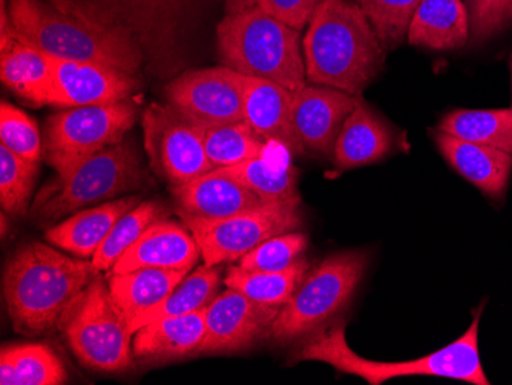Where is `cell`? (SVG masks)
<instances>
[{"label": "cell", "instance_id": "cell-1", "mask_svg": "<svg viewBox=\"0 0 512 385\" xmlns=\"http://www.w3.org/2000/svg\"><path fill=\"white\" fill-rule=\"evenodd\" d=\"M17 40L54 59L100 63L137 73L142 51L126 28L74 0H10Z\"/></svg>", "mask_w": 512, "mask_h": 385}, {"label": "cell", "instance_id": "cell-2", "mask_svg": "<svg viewBox=\"0 0 512 385\" xmlns=\"http://www.w3.org/2000/svg\"><path fill=\"white\" fill-rule=\"evenodd\" d=\"M100 274L91 260L68 257L53 244L34 241L20 247L2 277L14 330L25 336L53 332L66 307Z\"/></svg>", "mask_w": 512, "mask_h": 385}, {"label": "cell", "instance_id": "cell-3", "mask_svg": "<svg viewBox=\"0 0 512 385\" xmlns=\"http://www.w3.org/2000/svg\"><path fill=\"white\" fill-rule=\"evenodd\" d=\"M307 80L361 97L384 70L385 50L352 0H325L302 39Z\"/></svg>", "mask_w": 512, "mask_h": 385}, {"label": "cell", "instance_id": "cell-4", "mask_svg": "<svg viewBox=\"0 0 512 385\" xmlns=\"http://www.w3.org/2000/svg\"><path fill=\"white\" fill-rule=\"evenodd\" d=\"M483 306L474 313L473 323L453 343L430 355L408 361H373L353 352L345 336V324L336 321L301 339L292 362L316 361L329 364L345 375L358 376L370 385H382L390 379L408 376H434L456 379L474 385H490L483 372L479 352V324Z\"/></svg>", "mask_w": 512, "mask_h": 385}, {"label": "cell", "instance_id": "cell-5", "mask_svg": "<svg viewBox=\"0 0 512 385\" xmlns=\"http://www.w3.org/2000/svg\"><path fill=\"white\" fill-rule=\"evenodd\" d=\"M217 40L224 66L243 76L270 80L292 93L309 82L301 34L258 5L227 13Z\"/></svg>", "mask_w": 512, "mask_h": 385}, {"label": "cell", "instance_id": "cell-6", "mask_svg": "<svg viewBox=\"0 0 512 385\" xmlns=\"http://www.w3.org/2000/svg\"><path fill=\"white\" fill-rule=\"evenodd\" d=\"M145 181L140 155L125 137L80 163L66 177L54 178L37 195L31 215L39 224L56 223L66 215L140 189Z\"/></svg>", "mask_w": 512, "mask_h": 385}, {"label": "cell", "instance_id": "cell-7", "mask_svg": "<svg viewBox=\"0 0 512 385\" xmlns=\"http://www.w3.org/2000/svg\"><path fill=\"white\" fill-rule=\"evenodd\" d=\"M56 330L88 369L120 373L132 366L134 333L102 274L66 307Z\"/></svg>", "mask_w": 512, "mask_h": 385}, {"label": "cell", "instance_id": "cell-8", "mask_svg": "<svg viewBox=\"0 0 512 385\" xmlns=\"http://www.w3.org/2000/svg\"><path fill=\"white\" fill-rule=\"evenodd\" d=\"M367 267V252L345 251L310 269L292 298L279 309L270 333L273 343H296L335 320L352 303Z\"/></svg>", "mask_w": 512, "mask_h": 385}, {"label": "cell", "instance_id": "cell-9", "mask_svg": "<svg viewBox=\"0 0 512 385\" xmlns=\"http://www.w3.org/2000/svg\"><path fill=\"white\" fill-rule=\"evenodd\" d=\"M137 120L134 103L79 106L46 120L43 158L63 178L108 146L122 142Z\"/></svg>", "mask_w": 512, "mask_h": 385}, {"label": "cell", "instance_id": "cell-10", "mask_svg": "<svg viewBox=\"0 0 512 385\" xmlns=\"http://www.w3.org/2000/svg\"><path fill=\"white\" fill-rule=\"evenodd\" d=\"M194 235L207 266L240 261L269 238L301 228L302 214L296 203H267L261 208L217 218H181Z\"/></svg>", "mask_w": 512, "mask_h": 385}, {"label": "cell", "instance_id": "cell-11", "mask_svg": "<svg viewBox=\"0 0 512 385\" xmlns=\"http://www.w3.org/2000/svg\"><path fill=\"white\" fill-rule=\"evenodd\" d=\"M145 151L155 174L172 188L214 171L204 146L203 126L174 106L151 103L143 112Z\"/></svg>", "mask_w": 512, "mask_h": 385}, {"label": "cell", "instance_id": "cell-12", "mask_svg": "<svg viewBox=\"0 0 512 385\" xmlns=\"http://www.w3.org/2000/svg\"><path fill=\"white\" fill-rule=\"evenodd\" d=\"M166 94L169 105L203 128L244 122V76L227 66L181 74Z\"/></svg>", "mask_w": 512, "mask_h": 385}, {"label": "cell", "instance_id": "cell-13", "mask_svg": "<svg viewBox=\"0 0 512 385\" xmlns=\"http://www.w3.org/2000/svg\"><path fill=\"white\" fill-rule=\"evenodd\" d=\"M281 307L264 306L227 287L206 307V336L198 355H227L270 338Z\"/></svg>", "mask_w": 512, "mask_h": 385}, {"label": "cell", "instance_id": "cell-14", "mask_svg": "<svg viewBox=\"0 0 512 385\" xmlns=\"http://www.w3.org/2000/svg\"><path fill=\"white\" fill-rule=\"evenodd\" d=\"M137 86L134 74L111 66L54 59L50 105L79 108L125 102Z\"/></svg>", "mask_w": 512, "mask_h": 385}, {"label": "cell", "instance_id": "cell-15", "mask_svg": "<svg viewBox=\"0 0 512 385\" xmlns=\"http://www.w3.org/2000/svg\"><path fill=\"white\" fill-rule=\"evenodd\" d=\"M358 97L330 86L306 85L292 94V116L296 137L304 151L333 155L345 120Z\"/></svg>", "mask_w": 512, "mask_h": 385}, {"label": "cell", "instance_id": "cell-16", "mask_svg": "<svg viewBox=\"0 0 512 385\" xmlns=\"http://www.w3.org/2000/svg\"><path fill=\"white\" fill-rule=\"evenodd\" d=\"M172 192L181 218L217 220L267 205L263 198L234 177L224 174L220 168L207 172L186 185L172 188Z\"/></svg>", "mask_w": 512, "mask_h": 385}, {"label": "cell", "instance_id": "cell-17", "mask_svg": "<svg viewBox=\"0 0 512 385\" xmlns=\"http://www.w3.org/2000/svg\"><path fill=\"white\" fill-rule=\"evenodd\" d=\"M200 257V247L186 224L181 226L175 221L160 218L143 232L109 272L120 274L143 267H157L191 274Z\"/></svg>", "mask_w": 512, "mask_h": 385}, {"label": "cell", "instance_id": "cell-18", "mask_svg": "<svg viewBox=\"0 0 512 385\" xmlns=\"http://www.w3.org/2000/svg\"><path fill=\"white\" fill-rule=\"evenodd\" d=\"M434 143L445 162L471 185L476 186L485 197L503 200L508 189L512 171V154L457 139L437 129Z\"/></svg>", "mask_w": 512, "mask_h": 385}, {"label": "cell", "instance_id": "cell-19", "mask_svg": "<svg viewBox=\"0 0 512 385\" xmlns=\"http://www.w3.org/2000/svg\"><path fill=\"white\" fill-rule=\"evenodd\" d=\"M292 94L278 83L244 76V120L261 139L298 155L306 151L293 126Z\"/></svg>", "mask_w": 512, "mask_h": 385}, {"label": "cell", "instance_id": "cell-20", "mask_svg": "<svg viewBox=\"0 0 512 385\" xmlns=\"http://www.w3.org/2000/svg\"><path fill=\"white\" fill-rule=\"evenodd\" d=\"M138 203V195H129L83 209L51 226L46 231L45 240L62 251L89 260L105 243L115 223Z\"/></svg>", "mask_w": 512, "mask_h": 385}, {"label": "cell", "instance_id": "cell-21", "mask_svg": "<svg viewBox=\"0 0 512 385\" xmlns=\"http://www.w3.org/2000/svg\"><path fill=\"white\" fill-rule=\"evenodd\" d=\"M394 145L393 129L358 97L339 134L333 157L339 169L362 168L384 160L393 152Z\"/></svg>", "mask_w": 512, "mask_h": 385}, {"label": "cell", "instance_id": "cell-22", "mask_svg": "<svg viewBox=\"0 0 512 385\" xmlns=\"http://www.w3.org/2000/svg\"><path fill=\"white\" fill-rule=\"evenodd\" d=\"M206 336V309L189 315L169 316L140 327L132 338L135 358L146 361L198 356Z\"/></svg>", "mask_w": 512, "mask_h": 385}, {"label": "cell", "instance_id": "cell-23", "mask_svg": "<svg viewBox=\"0 0 512 385\" xmlns=\"http://www.w3.org/2000/svg\"><path fill=\"white\" fill-rule=\"evenodd\" d=\"M470 39V13L462 0H424L408 28L414 47L456 51Z\"/></svg>", "mask_w": 512, "mask_h": 385}, {"label": "cell", "instance_id": "cell-24", "mask_svg": "<svg viewBox=\"0 0 512 385\" xmlns=\"http://www.w3.org/2000/svg\"><path fill=\"white\" fill-rule=\"evenodd\" d=\"M186 275L188 272L183 270L143 267L120 274L109 272L106 280L115 303L125 313L132 330L138 318L165 301Z\"/></svg>", "mask_w": 512, "mask_h": 385}, {"label": "cell", "instance_id": "cell-25", "mask_svg": "<svg viewBox=\"0 0 512 385\" xmlns=\"http://www.w3.org/2000/svg\"><path fill=\"white\" fill-rule=\"evenodd\" d=\"M53 65V57L20 40L0 51L2 83L31 106L50 105Z\"/></svg>", "mask_w": 512, "mask_h": 385}, {"label": "cell", "instance_id": "cell-26", "mask_svg": "<svg viewBox=\"0 0 512 385\" xmlns=\"http://www.w3.org/2000/svg\"><path fill=\"white\" fill-rule=\"evenodd\" d=\"M68 381L63 362L45 344H14L0 352V384L62 385Z\"/></svg>", "mask_w": 512, "mask_h": 385}, {"label": "cell", "instance_id": "cell-27", "mask_svg": "<svg viewBox=\"0 0 512 385\" xmlns=\"http://www.w3.org/2000/svg\"><path fill=\"white\" fill-rule=\"evenodd\" d=\"M437 129L512 154V108L456 109L442 117Z\"/></svg>", "mask_w": 512, "mask_h": 385}, {"label": "cell", "instance_id": "cell-28", "mask_svg": "<svg viewBox=\"0 0 512 385\" xmlns=\"http://www.w3.org/2000/svg\"><path fill=\"white\" fill-rule=\"evenodd\" d=\"M310 263L306 258L278 272H249L232 266L227 270L223 283L238 290L250 300L264 306L283 307L302 283Z\"/></svg>", "mask_w": 512, "mask_h": 385}, {"label": "cell", "instance_id": "cell-29", "mask_svg": "<svg viewBox=\"0 0 512 385\" xmlns=\"http://www.w3.org/2000/svg\"><path fill=\"white\" fill-rule=\"evenodd\" d=\"M220 284L221 274L217 266L203 264L192 274L186 275V278L169 293L165 301H161L157 307L140 316L132 330L135 333L140 327L161 318L189 315V313L206 309L217 297Z\"/></svg>", "mask_w": 512, "mask_h": 385}, {"label": "cell", "instance_id": "cell-30", "mask_svg": "<svg viewBox=\"0 0 512 385\" xmlns=\"http://www.w3.org/2000/svg\"><path fill=\"white\" fill-rule=\"evenodd\" d=\"M220 169L243 183L266 203H301L298 172L293 166L272 162L263 154L240 165Z\"/></svg>", "mask_w": 512, "mask_h": 385}, {"label": "cell", "instance_id": "cell-31", "mask_svg": "<svg viewBox=\"0 0 512 385\" xmlns=\"http://www.w3.org/2000/svg\"><path fill=\"white\" fill-rule=\"evenodd\" d=\"M207 157L217 168H230L260 157L266 149V140L244 122L203 128Z\"/></svg>", "mask_w": 512, "mask_h": 385}, {"label": "cell", "instance_id": "cell-32", "mask_svg": "<svg viewBox=\"0 0 512 385\" xmlns=\"http://www.w3.org/2000/svg\"><path fill=\"white\" fill-rule=\"evenodd\" d=\"M165 208L157 201H140L134 209L126 212L112 228L96 255L91 258L97 269L109 272L115 263L126 254L129 247L142 237L143 232L165 215Z\"/></svg>", "mask_w": 512, "mask_h": 385}, {"label": "cell", "instance_id": "cell-33", "mask_svg": "<svg viewBox=\"0 0 512 385\" xmlns=\"http://www.w3.org/2000/svg\"><path fill=\"white\" fill-rule=\"evenodd\" d=\"M39 162L14 154L0 145V205L13 217L27 214Z\"/></svg>", "mask_w": 512, "mask_h": 385}, {"label": "cell", "instance_id": "cell-34", "mask_svg": "<svg viewBox=\"0 0 512 385\" xmlns=\"http://www.w3.org/2000/svg\"><path fill=\"white\" fill-rule=\"evenodd\" d=\"M361 8L385 50L399 47L407 39L408 28L424 0H352Z\"/></svg>", "mask_w": 512, "mask_h": 385}, {"label": "cell", "instance_id": "cell-35", "mask_svg": "<svg viewBox=\"0 0 512 385\" xmlns=\"http://www.w3.org/2000/svg\"><path fill=\"white\" fill-rule=\"evenodd\" d=\"M307 246H309V240L306 234L296 231L286 232L256 246L253 251L238 261L237 266L249 272H278L301 260Z\"/></svg>", "mask_w": 512, "mask_h": 385}, {"label": "cell", "instance_id": "cell-36", "mask_svg": "<svg viewBox=\"0 0 512 385\" xmlns=\"http://www.w3.org/2000/svg\"><path fill=\"white\" fill-rule=\"evenodd\" d=\"M0 145L31 162L40 163L43 158L42 137L36 122L8 102L0 105Z\"/></svg>", "mask_w": 512, "mask_h": 385}, {"label": "cell", "instance_id": "cell-37", "mask_svg": "<svg viewBox=\"0 0 512 385\" xmlns=\"http://www.w3.org/2000/svg\"><path fill=\"white\" fill-rule=\"evenodd\" d=\"M470 37L480 43L499 33L512 20V0H468Z\"/></svg>", "mask_w": 512, "mask_h": 385}, {"label": "cell", "instance_id": "cell-38", "mask_svg": "<svg viewBox=\"0 0 512 385\" xmlns=\"http://www.w3.org/2000/svg\"><path fill=\"white\" fill-rule=\"evenodd\" d=\"M325 0H258L256 5L289 27L301 31Z\"/></svg>", "mask_w": 512, "mask_h": 385}, {"label": "cell", "instance_id": "cell-39", "mask_svg": "<svg viewBox=\"0 0 512 385\" xmlns=\"http://www.w3.org/2000/svg\"><path fill=\"white\" fill-rule=\"evenodd\" d=\"M256 2H258V0H240L237 5V10H235L234 13L247 10V8L256 7Z\"/></svg>", "mask_w": 512, "mask_h": 385}, {"label": "cell", "instance_id": "cell-40", "mask_svg": "<svg viewBox=\"0 0 512 385\" xmlns=\"http://www.w3.org/2000/svg\"><path fill=\"white\" fill-rule=\"evenodd\" d=\"M7 212L2 211V217H0V221H2V238L7 237V228L10 226L7 220Z\"/></svg>", "mask_w": 512, "mask_h": 385}, {"label": "cell", "instance_id": "cell-41", "mask_svg": "<svg viewBox=\"0 0 512 385\" xmlns=\"http://www.w3.org/2000/svg\"><path fill=\"white\" fill-rule=\"evenodd\" d=\"M227 2V13H234L237 10V5L240 0H226Z\"/></svg>", "mask_w": 512, "mask_h": 385}, {"label": "cell", "instance_id": "cell-42", "mask_svg": "<svg viewBox=\"0 0 512 385\" xmlns=\"http://www.w3.org/2000/svg\"><path fill=\"white\" fill-rule=\"evenodd\" d=\"M145 2H160V0H145Z\"/></svg>", "mask_w": 512, "mask_h": 385}, {"label": "cell", "instance_id": "cell-43", "mask_svg": "<svg viewBox=\"0 0 512 385\" xmlns=\"http://www.w3.org/2000/svg\"><path fill=\"white\" fill-rule=\"evenodd\" d=\"M511 76H512V60H511ZM511 80H512V77H511Z\"/></svg>", "mask_w": 512, "mask_h": 385}]
</instances>
